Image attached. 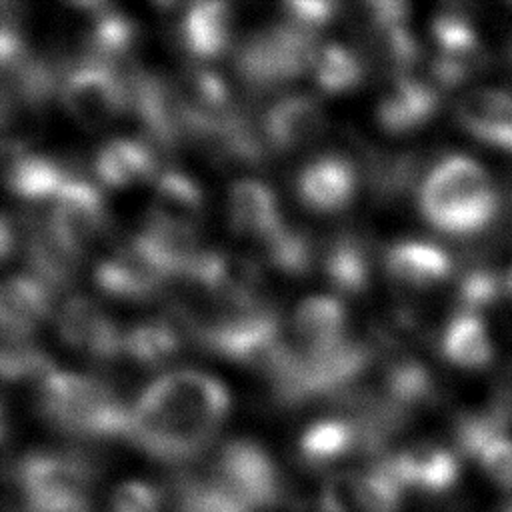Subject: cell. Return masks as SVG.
Listing matches in <instances>:
<instances>
[{
    "instance_id": "cell-13",
    "label": "cell",
    "mask_w": 512,
    "mask_h": 512,
    "mask_svg": "<svg viewBox=\"0 0 512 512\" xmlns=\"http://www.w3.org/2000/svg\"><path fill=\"white\" fill-rule=\"evenodd\" d=\"M436 88L432 78H420L412 70L390 76L376 106L378 122L388 132H406L418 126L436 108Z\"/></svg>"
},
{
    "instance_id": "cell-18",
    "label": "cell",
    "mask_w": 512,
    "mask_h": 512,
    "mask_svg": "<svg viewBox=\"0 0 512 512\" xmlns=\"http://www.w3.org/2000/svg\"><path fill=\"white\" fill-rule=\"evenodd\" d=\"M354 452H366L364 434L356 418L314 422L298 440L300 460L312 470H332Z\"/></svg>"
},
{
    "instance_id": "cell-25",
    "label": "cell",
    "mask_w": 512,
    "mask_h": 512,
    "mask_svg": "<svg viewBox=\"0 0 512 512\" xmlns=\"http://www.w3.org/2000/svg\"><path fill=\"white\" fill-rule=\"evenodd\" d=\"M324 270L336 290L348 294L362 292L372 274V254L368 242L352 230L336 234L326 248Z\"/></svg>"
},
{
    "instance_id": "cell-9",
    "label": "cell",
    "mask_w": 512,
    "mask_h": 512,
    "mask_svg": "<svg viewBox=\"0 0 512 512\" xmlns=\"http://www.w3.org/2000/svg\"><path fill=\"white\" fill-rule=\"evenodd\" d=\"M186 276L228 308L258 304L256 288L260 284V268L248 256L204 250L196 254Z\"/></svg>"
},
{
    "instance_id": "cell-29",
    "label": "cell",
    "mask_w": 512,
    "mask_h": 512,
    "mask_svg": "<svg viewBox=\"0 0 512 512\" xmlns=\"http://www.w3.org/2000/svg\"><path fill=\"white\" fill-rule=\"evenodd\" d=\"M436 384L430 370L410 356L392 358L382 372L380 396L408 412L434 398Z\"/></svg>"
},
{
    "instance_id": "cell-17",
    "label": "cell",
    "mask_w": 512,
    "mask_h": 512,
    "mask_svg": "<svg viewBox=\"0 0 512 512\" xmlns=\"http://www.w3.org/2000/svg\"><path fill=\"white\" fill-rule=\"evenodd\" d=\"M130 244L166 278L184 274L192 266L196 250V234L192 226H178L146 216L140 232Z\"/></svg>"
},
{
    "instance_id": "cell-28",
    "label": "cell",
    "mask_w": 512,
    "mask_h": 512,
    "mask_svg": "<svg viewBox=\"0 0 512 512\" xmlns=\"http://www.w3.org/2000/svg\"><path fill=\"white\" fill-rule=\"evenodd\" d=\"M200 208L202 196L194 180L182 172L168 170L156 182L152 204L146 216L168 224L192 226L200 214Z\"/></svg>"
},
{
    "instance_id": "cell-22",
    "label": "cell",
    "mask_w": 512,
    "mask_h": 512,
    "mask_svg": "<svg viewBox=\"0 0 512 512\" xmlns=\"http://www.w3.org/2000/svg\"><path fill=\"white\" fill-rule=\"evenodd\" d=\"M228 214L236 232L250 234L258 240H264L282 224L272 190L254 178H240L232 182Z\"/></svg>"
},
{
    "instance_id": "cell-32",
    "label": "cell",
    "mask_w": 512,
    "mask_h": 512,
    "mask_svg": "<svg viewBox=\"0 0 512 512\" xmlns=\"http://www.w3.org/2000/svg\"><path fill=\"white\" fill-rule=\"evenodd\" d=\"M76 258V254L54 238L48 224L34 228L26 240V260L36 278L48 288H64L72 282Z\"/></svg>"
},
{
    "instance_id": "cell-5",
    "label": "cell",
    "mask_w": 512,
    "mask_h": 512,
    "mask_svg": "<svg viewBox=\"0 0 512 512\" xmlns=\"http://www.w3.org/2000/svg\"><path fill=\"white\" fill-rule=\"evenodd\" d=\"M316 50L318 44L312 26L298 20L278 22L250 32L238 44L234 64L240 80L254 90H264L312 66Z\"/></svg>"
},
{
    "instance_id": "cell-33",
    "label": "cell",
    "mask_w": 512,
    "mask_h": 512,
    "mask_svg": "<svg viewBox=\"0 0 512 512\" xmlns=\"http://www.w3.org/2000/svg\"><path fill=\"white\" fill-rule=\"evenodd\" d=\"M66 180L64 168L42 154H16L6 170L8 188L24 198L56 194Z\"/></svg>"
},
{
    "instance_id": "cell-11",
    "label": "cell",
    "mask_w": 512,
    "mask_h": 512,
    "mask_svg": "<svg viewBox=\"0 0 512 512\" xmlns=\"http://www.w3.org/2000/svg\"><path fill=\"white\" fill-rule=\"evenodd\" d=\"M102 222V196L90 182L80 178H68L60 186L46 220L54 238L76 256L98 234Z\"/></svg>"
},
{
    "instance_id": "cell-24",
    "label": "cell",
    "mask_w": 512,
    "mask_h": 512,
    "mask_svg": "<svg viewBox=\"0 0 512 512\" xmlns=\"http://www.w3.org/2000/svg\"><path fill=\"white\" fill-rule=\"evenodd\" d=\"M96 176L108 186H124L150 178L156 172V154L148 142L114 138L94 156Z\"/></svg>"
},
{
    "instance_id": "cell-16",
    "label": "cell",
    "mask_w": 512,
    "mask_h": 512,
    "mask_svg": "<svg viewBox=\"0 0 512 512\" xmlns=\"http://www.w3.org/2000/svg\"><path fill=\"white\" fill-rule=\"evenodd\" d=\"M456 120L476 138L512 150V96L494 88H474L454 104Z\"/></svg>"
},
{
    "instance_id": "cell-30",
    "label": "cell",
    "mask_w": 512,
    "mask_h": 512,
    "mask_svg": "<svg viewBox=\"0 0 512 512\" xmlns=\"http://www.w3.org/2000/svg\"><path fill=\"white\" fill-rule=\"evenodd\" d=\"M136 24L122 12L104 4L92 14V24L86 32L84 58L112 64L116 58L128 54L136 40Z\"/></svg>"
},
{
    "instance_id": "cell-1",
    "label": "cell",
    "mask_w": 512,
    "mask_h": 512,
    "mask_svg": "<svg viewBox=\"0 0 512 512\" xmlns=\"http://www.w3.org/2000/svg\"><path fill=\"white\" fill-rule=\"evenodd\" d=\"M224 386L200 370H172L148 384L130 406L128 440L164 462L198 456L224 420Z\"/></svg>"
},
{
    "instance_id": "cell-10",
    "label": "cell",
    "mask_w": 512,
    "mask_h": 512,
    "mask_svg": "<svg viewBox=\"0 0 512 512\" xmlns=\"http://www.w3.org/2000/svg\"><path fill=\"white\" fill-rule=\"evenodd\" d=\"M126 84L130 106L144 126L148 144L156 150L174 148L186 134L176 88L148 72L128 76Z\"/></svg>"
},
{
    "instance_id": "cell-43",
    "label": "cell",
    "mask_w": 512,
    "mask_h": 512,
    "mask_svg": "<svg viewBox=\"0 0 512 512\" xmlns=\"http://www.w3.org/2000/svg\"><path fill=\"white\" fill-rule=\"evenodd\" d=\"M476 458L480 460L490 480H494L500 488L512 492V440L510 438L498 436L490 440Z\"/></svg>"
},
{
    "instance_id": "cell-14",
    "label": "cell",
    "mask_w": 512,
    "mask_h": 512,
    "mask_svg": "<svg viewBox=\"0 0 512 512\" xmlns=\"http://www.w3.org/2000/svg\"><path fill=\"white\" fill-rule=\"evenodd\" d=\"M356 174L350 160L340 154H322L298 172L296 194L312 210H338L354 194Z\"/></svg>"
},
{
    "instance_id": "cell-21",
    "label": "cell",
    "mask_w": 512,
    "mask_h": 512,
    "mask_svg": "<svg viewBox=\"0 0 512 512\" xmlns=\"http://www.w3.org/2000/svg\"><path fill=\"white\" fill-rule=\"evenodd\" d=\"M50 292L36 276H10L0 290V322L4 338H28L46 318Z\"/></svg>"
},
{
    "instance_id": "cell-39",
    "label": "cell",
    "mask_w": 512,
    "mask_h": 512,
    "mask_svg": "<svg viewBox=\"0 0 512 512\" xmlns=\"http://www.w3.org/2000/svg\"><path fill=\"white\" fill-rule=\"evenodd\" d=\"M0 370L8 380L18 378H44L52 372L46 354L36 348L28 338H4L0 350Z\"/></svg>"
},
{
    "instance_id": "cell-42",
    "label": "cell",
    "mask_w": 512,
    "mask_h": 512,
    "mask_svg": "<svg viewBox=\"0 0 512 512\" xmlns=\"http://www.w3.org/2000/svg\"><path fill=\"white\" fill-rule=\"evenodd\" d=\"M158 490L140 480L120 482L108 498V512H160Z\"/></svg>"
},
{
    "instance_id": "cell-35",
    "label": "cell",
    "mask_w": 512,
    "mask_h": 512,
    "mask_svg": "<svg viewBox=\"0 0 512 512\" xmlns=\"http://www.w3.org/2000/svg\"><path fill=\"white\" fill-rule=\"evenodd\" d=\"M262 242L268 262L286 274H306L314 260V244L306 230L290 224H280Z\"/></svg>"
},
{
    "instance_id": "cell-3",
    "label": "cell",
    "mask_w": 512,
    "mask_h": 512,
    "mask_svg": "<svg viewBox=\"0 0 512 512\" xmlns=\"http://www.w3.org/2000/svg\"><path fill=\"white\" fill-rule=\"evenodd\" d=\"M420 208L436 228L468 234L490 220L496 196L484 170L474 160L450 156L422 182Z\"/></svg>"
},
{
    "instance_id": "cell-38",
    "label": "cell",
    "mask_w": 512,
    "mask_h": 512,
    "mask_svg": "<svg viewBox=\"0 0 512 512\" xmlns=\"http://www.w3.org/2000/svg\"><path fill=\"white\" fill-rule=\"evenodd\" d=\"M312 68L316 82L328 92L346 90L354 86L362 76V66L356 54L338 42H326L318 46Z\"/></svg>"
},
{
    "instance_id": "cell-7",
    "label": "cell",
    "mask_w": 512,
    "mask_h": 512,
    "mask_svg": "<svg viewBox=\"0 0 512 512\" xmlns=\"http://www.w3.org/2000/svg\"><path fill=\"white\" fill-rule=\"evenodd\" d=\"M14 474L28 510L86 504L90 470L76 454L32 450L18 460Z\"/></svg>"
},
{
    "instance_id": "cell-41",
    "label": "cell",
    "mask_w": 512,
    "mask_h": 512,
    "mask_svg": "<svg viewBox=\"0 0 512 512\" xmlns=\"http://www.w3.org/2000/svg\"><path fill=\"white\" fill-rule=\"evenodd\" d=\"M498 294V280L494 272L470 270L462 276L456 292V304L460 314H474L476 310L492 304Z\"/></svg>"
},
{
    "instance_id": "cell-23",
    "label": "cell",
    "mask_w": 512,
    "mask_h": 512,
    "mask_svg": "<svg viewBox=\"0 0 512 512\" xmlns=\"http://www.w3.org/2000/svg\"><path fill=\"white\" fill-rule=\"evenodd\" d=\"M386 270L400 284L426 288L448 276L450 258L434 244L402 240L386 250Z\"/></svg>"
},
{
    "instance_id": "cell-31",
    "label": "cell",
    "mask_w": 512,
    "mask_h": 512,
    "mask_svg": "<svg viewBox=\"0 0 512 512\" xmlns=\"http://www.w3.org/2000/svg\"><path fill=\"white\" fill-rule=\"evenodd\" d=\"M180 326L172 318H148L124 332V352L146 366H160L180 346Z\"/></svg>"
},
{
    "instance_id": "cell-27",
    "label": "cell",
    "mask_w": 512,
    "mask_h": 512,
    "mask_svg": "<svg viewBox=\"0 0 512 512\" xmlns=\"http://www.w3.org/2000/svg\"><path fill=\"white\" fill-rule=\"evenodd\" d=\"M228 20V6L224 2H192L180 22V38L184 48L198 58L218 54L228 40Z\"/></svg>"
},
{
    "instance_id": "cell-4",
    "label": "cell",
    "mask_w": 512,
    "mask_h": 512,
    "mask_svg": "<svg viewBox=\"0 0 512 512\" xmlns=\"http://www.w3.org/2000/svg\"><path fill=\"white\" fill-rule=\"evenodd\" d=\"M196 340L222 356L270 376V380L296 352L284 340L276 312L262 304L228 308L212 316L200 328Z\"/></svg>"
},
{
    "instance_id": "cell-2",
    "label": "cell",
    "mask_w": 512,
    "mask_h": 512,
    "mask_svg": "<svg viewBox=\"0 0 512 512\" xmlns=\"http://www.w3.org/2000/svg\"><path fill=\"white\" fill-rule=\"evenodd\" d=\"M38 408L50 424L66 432L128 438L130 406L96 378L52 370L40 380Z\"/></svg>"
},
{
    "instance_id": "cell-12",
    "label": "cell",
    "mask_w": 512,
    "mask_h": 512,
    "mask_svg": "<svg viewBox=\"0 0 512 512\" xmlns=\"http://www.w3.org/2000/svg\"><path fill=\"white\" fill-rule=\"evenodd\" d=\"M56 326L64 342L96 358H114L124 350V332L86 296H70L58 310Z\"/></svg>"
},
{
    "instance_id": "cell-36",
    "label": "cell",
    "mask_w": 512,
    "mask_h": 512,
    "mask_svg": "<svg viewBox=\"0 0 512 512\" xmlns=\"http://www.w3.org/2000/svg\"><path fill=\"white\" fill-rule=\"evenodd\" d=\"M406 486L390 456L380 458L360 472L362 512H400Z\"/></svg>"
},
{
    "instance_id": "cell-15",
    "label": "cell",
    "mask_w": 512,
    "mask_h": 512,
    "mask_svg": "<svg viewBox=\"0 0 512 512\" xmlns=\"http://www.w3.org/2000/svg\"><path fill=\"white\" fill-rule=\"evenodd\" d=\"M322 126V106L316 96L294 92L278 98L262 118V134L274 150H288L314 138Z\"/></svg>"
},
{
    "instance_id": "cell-26",
    "label": "cell",
    "mask_w": 512,
    "mask_h": 512,
    "mask_svg": "<svg viewBox=\"0 0 512 512\" xmlns=\"http://www.w3.org/2000/svg\"><path fill=\"white\" fill-rule=\"evenodd\" d=\"M344 330V306L330 296H310L294 312L298 352H320L340 342Z\"/></svg>"
},
{
    "instance_id": "cell-19",
    "label": "cell",
    "mask_w": 512,
    "mask_h": 512,
    "mask_svg": "<svg viewBox=\"0 0 512 512\" xmlns=\"http://www.w3.org/2000/svg\"><path fill=\"white\" fill-rule=\"evenodd\" d=\"M164 276L128 242L94 268V282L106 294L118 298H148L152 296Z\"/></svg>"
},
{
    "instance_id": "cell-6",
    "label": "cell",
    "mask_w": 512,
    "mask_h": 512,
    "mask_svg": "<svg viewBox=\"0 0 512 512\" xmlns=\"http://www.w3.org/2000/svg\"><path fill=\"white\" fill-rule=\"evenodd\" d=\"M210 480L246 512L268 510L282 498V478L272 456L246 438L220 448Z\"/></svg>"
},
{
    "instance_id": "cell-45",
    "label": "cell",
    "mask_w": 512,
    "mask_h": 512,
    "mask_svg": "<svg viewBox=\"0 0 512 512\" xmlns=\"http://www.w3.org/2000/svg\"><path fill=\"white\" fill-rule=\"evenodd\" d=\"M508 290L512 292V270H510V274H508Z\"/></svg>"
},
{
    "instance_id": "cell-8",
    "label": "cell",
    "mask_w": 512,
    "mask_h": 512,
    "mask_svg": "<svg viewBox=\"0 0 512 512\" xmlns=\"http://www.w3.org/2000/svg\"><path fill=\"white\" fill-rule=\"evenodd\" d=\"M60 100L86 126H102L130 106L126 80L116 74L112 64L90 58H82L66 72Z\"/></svg>"
},
{
    "instance_id": "cell-37",
    "label": "cell",
    "mask_w": 512,
    "mask_h": 512,
    "mask_svg": "<svg viewBox=\"0 0 512 512\" xmlns=\"http://www.w3.org/2000/svg\"><path fill=\"white\" fill-rule=\"evenodd\" d=\"M444 356L464 368H478L490 358V346L480 322L470 314H458L442 336Z\"/></svg>"
},
{
    "instance_id": "cell-34",
    "label": "cell",
    "mask_w": 512,
    "mask_h": 512,
    "mask_svg": "<svg viewBox=\"0 0 512 512\" xmlns=\"http://www.w3.org/2000/svg\"><path fill=\"white\" fill-rule=\"evenodd\" d=\"M418 174V158L410 152L368 150L366 178L378 200H390L406 192Z\"/></svg>"
},
{
    "instance_id": "cell-46",
    "label": "cell",
    "mask_w": 512,
    "mask_h": 512,
    "mask_svg": "<svg viewBox=\"0 0 512 512\" xmlns=\"http://www.w3.org/2000/svg\"><path fill=\"white\" fill-rule=\"evenodd\" d=\"M508 512H512V510H508Z\"/></svg>"
},
{
    "instance_id": "cell-44",
    "label": "cell",
    "mask_w": 512,
    "mask_h": 512,
    "mask_svg": "<svg viewBox=\"0 0 512 512\" xmlns=\"http://www.w3.org/2000/svg\"><path fill=\"white\" fill-rule=\"evenodd\" d=\"M286 12H290V16L306 26H314L324 22L332 10H336L334 2L328 0H296V2H286L284 4Z\"/></svg>"
},
{
    "instance_id": "cell-20",
    "label": "cell",
    "mask_w": 512,
    "mask_h": 512,
    "mask_svg": "<svg viewBox=\"0 0 512 512\" xmlns=\"http://www.w3.org/2000/svg\"><path fill=\"white\" fill-rule=\"evenodd\" d=\"M390 460L406 490L416 488L426 494H442L458 476L454 454L432 442L412 444L390 456Z\"/></svg>"
},
{
    "instance_id": "cell-40",
    "label": "cell",
    "mask_w": 512,
    "mask_h": 512,
    "mask_svg": "<svg viewBox=\"0 0 512 512\" xmlns=\"http://www.w3.org/2000/svg\"><path fill=\"white\" fill-rule=\"evenodd\" d=\"M320 512H362L360 502V472H332L320 488Z\"/></svg>"
}]
</instances>
